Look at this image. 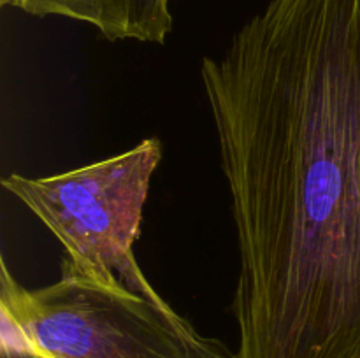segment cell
Here are the masks:
<instances>
[{
	"mask_svg": "<svg viewBox=\"0 0 360 358\" xmlns=\"http://www.w3.org/2000/svg\"><path fill=\"white\" fill-rule=\"evenodd\" d=\"M32 16H62L97 28L109 41L164 44L172 32L171 0H4Z\"/></svg>",
	"mask_w": 360,
	"mask_h": 358,
	"instance_id": "obj_4",
	"label": "cell"
},
{
	"mask_svg": "<svg viewBox=\"0 0 360 358\" xmlns=\"http://www.w3.org/2000/svg\"><path fill=\"white\" fill-rule=\"evenodd\" d=\"M200 79L238 241L236 358H360V0H271Z\"/></svg>",
	"mask_w": 360,
	"mask_h": 358,
	"instance_id": "obj_1",
	"label": "cell"
},
{
	"mask_svg": "<svg viewBox=\"0 0 360 358\" xmlns=\"http://www.w3.org/2000/svg\"><path fill=\"white\" fill-rule=\"evenodd\" d=\"M0 358H49V357L48 354L32 350V347L25 346V344L2 339V346H0Z\"/></svg>",
	"mask_w": 360,
	"mask_h": 358,
	"instance_id": "obj_5",
	"label": "cell"
},
{
	"mask_svg": "<svg viewBox=\"0 0 360 358\" xmlns=\"http://www.w3.org/2000/svg\"><path fill=\"white\" fill-rule=\"evenodd\" d=\"M0 309L2 339L49 358H236L165 298L104 286L67 267L56 283L28 290L2 260Z\"/></svg>",
	"mask_w": 360,
	"mask_h": 358,
	"instance_id": "obj_2",
	"label": "cell"
},
{
	"mask_svg": "<svg viewBox=\"0 0 360 358\" xmlns=\"http://www.w3.org/2000/svg\"><path fill=\"white\" fill-rule=\"evenodd\" d=\"M160 160V139L148 137L123 153L63 174H9L2 186L62 242V267L104 286L162 298L134 256Z\"/></svg>",
	"mask_w": 360,
	"mask_h": 358,
	"instance_id": "obj_3",
	"label": "cell"
}]
</instances>
